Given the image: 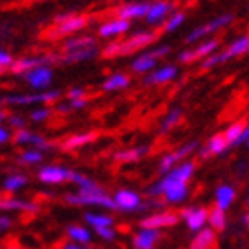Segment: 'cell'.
I'll return each instance as SVG.
<instances>
[{
	"instance_id": "cell-3",
	"label": "cell",
	"mask_w": 249,
	"mask_h": 249,
	"mask_svg": "<svg viewBox=\"0 0 249 249\" xmlns=\"http://www.w3.org/2000/svg\"><path fill=\"white\" fill-rule=\"evenodd\" d=\"M61 96L59 89L52 91H41V93H31V94H5L2 102L7 105H32V104H50Z\"/></svg>"
},
{
	"instance_id": "cell-2",
	"label": "cell",
	"mask_w": 249,
	"mask_h": 249,
	"mask_svg": "<svg viewBox=\"0 0 249 249\" xmlns=\"http://www.w3.org/2000/svg\"><path fill=\"white\" fill-rule=\"evenodd\" d=\"M70 205H78V207H104L107 210H118L114 203V197L107 196L104 191L100 192H80L78 191L77 194H66L64 196Z\"/></svg>"
},
{
	"instance_id": "cell-18",
	"label": "cell",
	"mask_w": 249,
	"mask_h": 249,
	"mask_svg": "<svg viewBox=\"0 0 249 249\" xmlns=\"http://www.w3.org/2000/svg\"><path fill=\"white\" fill-rule=\"evenodd\" d=\"M248 52H249V36H240L224 52H221V62H226L231 57H239V55Z\"/></svg>"
},
{
	"instance_id": "cell-26",
	"label": "cell",
	"mask_w": 249,
	"mask_h": 249,
	"mask_svg": "<svg viewBox=\"0 0 249 249\" xmlns=\"http://www.w3.org/2000/svg\"><path fill=\"white\" fill-rule=\"evenodd\" d=\"M62 47H64V52L70 53V52H77V50H86V48L96 47V45H94V39L91 36H78V37L66 39Z\"/></svg>"
},
{
	"instance_id": "cell-38",
	"label": "cell",
	"mask_w": 249,
	"mask_h": 249,
	"mask_svg": "<svg viewBox=\"0 0 249 249\" xmlns=\"http://www.w3.org/2000/svg\"><path fill=\"white\" fill-rule=\"evenodd\" d=\"M180 118H182V110H180V109L171 110V112H169V114L162 120L160 126H159V132H160V134H167V132H169V130H171L173 126L180 121Z\"/></svg>"
},
{
	"instance_id": "cell-22",
	"label": "cell",
	"mask_w": 249,
	"mask_h": 249,
	"mask_svg": "<svg viewBox=\"0 0 249 249\" xmlns=\"http://www.w3.org/2000/svg\"><path fill=\"white\" fill-rule=\"evenodd\" d=\"M150 151L148 146H137V148H128V150H121V151H116L114 153V159L116 162H120V164H130V162H137L142 155H146Z\"/></svg>"
},
{
	"instance_id": "cell-28",
	"label": "cell",
	"mask_w": 249,
	"mask_h": 249,
	"mask_svg": "<svg viewBox=\"0 0 249 249\" xmlns=\"http://www.w3.org/2000/svg\"><path fill=\"white\" fill-rule=\"evenodd\" d=\"M0 207L4 208V210H20V212H31V213L39 210L36 203H29V201H23V199H15V197L4 199V201L0 203Z\"/></svg>"
},
{
	"instance_id": "cell-30",
	"label": "cell",
	"mask_w": 249,
	"mask_h": 249,
	"mask_svg": "<svg viewBox=\"0 0 249 249\" xmlns=\"http://www.w3.org/2000/svg\"><path fill=\"white\" fill-rule=\"evenodd\" d=\"M96 139V134L94 132H84V134H75L71 137H68L64 142H62V150H75V148H80V146L88 144L91 141Z\"/></svg>"
},
{
	"instance_id": "cell-41",
	"label": "cell",
	"mask_w": 249,
	"mask_h": 249,
	"mask_svg": "<svg viewBox=\"0 0 249 249\" xmlns=\"http://www.w3.org/2000/svg\"><path fill=\"white\" fill-rule=\"evenodd\" d=\"M50 114H52V110L50 109H47V107H39V109H34L31 112V120L36 121V123H41V121L48 120Z\"/></svg>"
},
{
	"instance_id": "cell-12",
	"label": "cell",
	"mask_w": 249,
	"mask_h": 249,
	"mask_svg": "<svg viewBox=\"0 0 249 249\" xmlns=\"http://www.w3.org/2000/svg\"><path fill=\"white\" fill-rule=\"evenodd\" d=\"M37 178L43 183H62L71 178V171L62 166H43L37 171Z\"/></svg>"
},
{
	"instance_id": "cell-11",
	"label": "cell",
	"mask_w": 249,
	"mask_h": 249,
	"mask_svg": "<svg viewBox=\"0 0 249 249\" xmlns=\"http://www.w3.org/2000/svg\"><path fill=\"white\" fill-rule=\"evenodd\" d=\"M23 80H25L32 89H47L52 82V70L48 66H37L34 70H31L29 73L23 75Z\"/></svg>"
},
{
	"instance_id": "cell-24",
	"label": "cell",
	"mask_w": 249,
	"mask_h": 249,
	"mask_svg": "<svg viewBox=\"0 0 249 249\" xmlns=\"http://www.w3.org/2000/svg\"><path fill=\"white\" fill-rule=\"evenodd\" d=\"M233 199H235L233 187H230V185L217 187V191H215V207L226 212V210L230 208V205L233 203Z\"/></svg>"
},
{
	"instance_id": "cell-13",
	"label": "cell",
	"mask_w": 249,
	"mask_h": 249,
	"mask_svg": "<svg viewBox=\"0 0 249 249\" xmlns=\"http://www.w3.org/2000/svg\"><path fill=\"white\" fill-rule=\"evenodd\" d=\"M13 142L18 146H27V144H32L34 146V150H48L50 148V142H48L45 137H41V135L37 134H32V132H29L27 128L23 130H16L15 137H13Z\"/></svg>"
},
{
	"instance_id": "cell-36",
	"label": "cell",
	"mask_w": 249,
	"mask_h": 249,
	"mask_svg": "<svg viewBox=\"0 0 249 249\" xmlns=\"http://www.w3.org/2000/svg\"><path fill=\"white\" fill-rule=\"evenodd\" d=\"M228 141L224 137V134H215L212 135L207 142V150L210 151V155H223L226 148H228Z\"/></svg>"
},
{
	"instance_id": "cell-9",
	"label": "cell",
	"mask_w": 249,
	"mask_h": 249,
	"mask_svg": "<svg viewBox=\"0 0 249 249\" xmlns=\"http://www.w3.org/2000/svg\"><path fill=\"white\" fill-rule=\"evenodd\" d=\"M180 215H177L175 212H159L153 213V215H148L141 221V228H148V230H155L159 231L160 228H169V226H175L178 223Z\"/></svg>"
},
{
	"instance_id": "cell-35",
	"label": "cell",
	"mask_w": 249,
	"mask_h": 249,
	"mask_svg": "<svg viewBox=\"0 0 249 249\" xmlns=\"http://www.w3.org/2000/svg\"><path fill=\"white\" fill-rule=\"evenodd\" d=\"M84 219L88 221V224H91L94 230H100V228H112V217L107 215V213H93L89 212L84 215Z\"/></svg>"
},
{
	"instance_id": "cell-19",
	"label": "cell",
	"mask_w": 249,
	"mask_h": 249,
	"mask_svg": "<svg viewBox=\"0 0 249 249\" xmlns=\"http://www.w3.org/2000/svg\"><path fill=\"white\" fill-rule=\"evenodd\" d=\"M173 11V4L169 2H155V4H151L150 11H148V15H146V23H159V21H164L166 20V16L169 15Z\"/></svg>"
},
{
	"instance_id": "cell-25",
	"label": "cell",
	"mask_w": 249,
	"mask_h": 249,
	"mask_svg": "<svg viewBox=\"0 0 249 249\" xmlns=\"http://www.w3.org/2000/svg\"><path fill=\"white\" fill-rule=\"evenodd\" d=\"M66 235L73 244L86 246V244L91 242V231H89L88 228H84V226H78V224H71V226H68Z\"/></svg>"
},
{
	"instance_id": "cell-17",
	"label": "cell",
	"mask_w": 249,
	"mask_h": 249,
	"mask_svg": "<svg viewBox=\"0 0 249 249\" xmlns=\"http://www.w3.org/2000/svg\"><path fill=\"white\" fill-rule=\"evenodd\" d=\"M157 240H159V231L148 228H139V231L132 239V244H134L135 249H153Z\"/></svg>"
},
{
	"instance_id": "cell-20",
	"label": "cell",
	"mask_w": 249,
	"mask_h": 249,
	"mask_svg": "<svg viewBox=\"0 0 249 249\" xmlns=\"http://www.w3.org/2000/svg\"><path fill=\"white\" fill-rule=\"evenodd\" d=\"M86 23H88V20L84 18V16H71L68 21H64V23H61V25H57L55 29H53L52 36L57 37V36H64V34H71V32H77L80 31V29H84L86 27Z\"/></svg>"
},
{
	"instance_id": "cell-55",
	"label": "cell",
	"mask_w": 249,
	"mask_h": 249,
	"mask_svg": "<svg viewBox=\"0 0 249 249\" xmlns=\"http://www.w3.org/2000/svg\"><path fill=\"white\" fill-rule=\"evenodd\" d=\"M55 109H57V112H70V110H71V105L70 104H59Z\"/></svg>"
},
{
	"instance_id": "cell-33",
	"label": "cell",
	"mask_w": 249,
	"mask_h": 249,
	"mask_svg": "<svg viewBox=\"0 0 249 249\" xmlns=\"http://www.w3.org/2000/svg\"><path fill=\"white\" fill-rule=\"evenodd\" d=\"M208 226L213 231H223L226 228V213H224V210H221L217 207L210 208V212H208Z\"/></svg>"
},
{
	"instance_id": "cell-44",
	"label": "cell",
	"mask_w": 249,
	"mask_h": 249,
	"mask_svg": "<svg viewBox=\"0 0 249 249\" xmlns=\"http://www.w3.org/2000/svg\"><path fill=\"white\" fill-rule=\"evenodd\" d=\"M96 233H98L100 239L107 240V242H112L116 239V231L112 228H100V230H94Z\"/></svg>"
},
{
	"instance_id": "cell-14",
	"label": "cell",
	"mask_w": 249,
	"mask_h": 249,
	"mask_svg": "<svg viewBox=\"0 0 249 249\" xmlns=\"http://www.w3.org/2000/svg\"><path fill=\"white\" fill-rule=\"evenodd\" d=\"M150 7L151 4H148V2H130V4H124L123 7L118 9V18L128 21L137 20V18H146Z\"/></svg>"
},
{
	"instance_id": "cell-57",
	"label": "cell",
	"mask_w": 249,
	"mask_h": 249,
	"mask_svg": "<svg viewBox=\"0 0 249 249\" xmlns=\"http://www.w3.org/2000/svg\"><path fill=\"white\" fill-rule=\"evenodd\" d=\"M246 203H248V207H249V191H248V199H246Z\"/></svg>"
},
{
	"instance_id": "cell-52",
	"label": "cell",
	"mask_w": 249,
	"mask_h": 249,
	"mask_svg": "<svg viewBox=\"0 0 249 249\" xmlns=\"http://www.w3.org/2000/svg\"><path fill=\"white\" fill-rule=\"evenodd\" d=\"M71 109H84L88 105V100H75V102H70Z\"/></svg>"
},
{
	"instance_id": "cell-40",
	"label": "cell",
	"mask_w": 249,
	"mask_h": 249,
	"mask_svg": "<svg viewBox=\"0 0 249 249\" xmlns=\"http://www.w3.org/2000/svg\"><path fill=\"white\" fill-rule=\"evenodd\" d=\"M183 21H185V15H183V13H175V15H173L169 20H166V23H164V32L177 31Z\"/></svg>"
},
{
	"instance_id": "cell-23",
	"label": "cell",
	"mask_w": 249,
	"mask_h": 249,
	"mask_svg": "<svg viewBox=\"0 0 249 249\" xmlns=\"http://www.w3.org/2000/svg\"><path fill=\"white\" fill-rule=\"evenodd\" d=\"M219 48V41L217 39H205V41L201 43V45H197L196 48H191L192 50V62L199 61V59H205L210 57V55H213L215 53V50Z\"/></svg>"
},
{
	"instance_id": "cell-51",
	"label": "cell",
	"mask_w": 249,
	"mask_h": 249,
	"mask_svg": "<svg viewBox=\"0 0 249 249\" xmlns=\"http://www.w3.org/2000/svg\"><path fill=\"white\" fill-rule=\"evenodd\" d=\"M9 139H11L9 130L4 128V126H2V128H0V142H2V144H5V142H7V141H9Z\"/></svg>"
},
{
	"instance_id": "cell-34",
	"label": "cell",
	"mask_w": 249,
	"mask_h": 249,
	"mask_svg": "<svg viewBox=\"0 0 249 249\" xmlns=\"http://www.w3.org/2000/svg\"><path fill=\"white\" fill-rule=\"evenodd\" d=\"M194 169H196L194 162L185 160V162H182V164H178V166L175 167L171 173H167V175H171V177H175L177 180H182V182L187 183L192 178V175H194Z\"/></svg>"
},
{
	"instance_id": "cell-29",
	"label": "cell",
	"mask_w": 249,
	"mask_h": 249,
	"mask_svg": "<svg viewBox=\"0 0 249 249\" xmlns=\"http://www.w3.org/2000/svg\"><path fill=\"white\" fill-rule=\"evenodd\" d=\"M128 84H130L128 75H124V73H112V75L107 77V80L102 84V89H104V91H120V89L128 88Z\"/></svg>"
},
{
	"instance_id": "cell-42",
	"label": "cell",
	"mask_w": 249,
	"mask_h": 249,
	"mask_svg": "<svg viewBox=\"0 0 249 249\" xmlns=\"http://www.w3.org/2000/svg\"><path fill=\"white\" fill-rule=\"evenodd\" d=\"M102 55L104 57H116V55H121V43H110L109 47H105L102 50Z\"/></svg>"
},
{
	"instance_id": "cell-45",
	"label": "cell",
	"mask_w": 249,
	"mask_h": 249,
	"mask_svg": "<svg viewBox=\"0 0 249 249\" xmlns=\"http://www.w3.org/2000/svg\"><path fill=\"white\" fill-rule=\"evenodd\" d=\"M68 98L75 102V100H86V91L82 88H71L68 91Z\"/></svg>"
},
{
	"instance_id": "cell-43",
	"label": "cell",
	"mask_w": 249,
	"mask_h": 249,
	"mask_svg": "<svg viewBox=\"0 0 249 249\" xmlns=\"http://www.w3.org/2000/svg\"><path fill=\"white\" fill-rule=\"evenodd\" d=\"M221 64V53H213L210 57H207L201 62V70H210V68Z\"/></svg>"
},
{
	"instance_id": "cell-16",
	"label": "cell",
	"mask_w": 249,
	"mask_h": 249,
	"mask_svg": "<svg viewBox=\"0 0 249 249\" xmlns=\"http://www.w3.org/2000/svg\"><path fill=\"white\" fill-rule=\"evenodd\" d=\"M130 29V21L128 20H121V18H114L110 21H105L102 23L98 29V34L102 37H112V36H120Z\"/></svg>"
},
{
	"instance_id": "cell-8",
	"label": "cell",
	"mask_w": 249,
	"mask_h": 249,
	"mask_svg": "<svg viewBox=\"0 0 249 249\" xmlns=\"http://www.w3.org/2000/svg\"><path fill=\"white\" fill-rule=\"evenodd\" d=\"M231 21H233V15H221V16H217V18H213L212 21H208V23H205V25L196 27V29H194V31H192L191 34L185 37V41L187 43L197 41L199 37H205V36H208V34H213L215 31L223 29L224 25H228V23H231Z\"/></svg>"
},
{
	"instance_id": "cell-21",
	"label": "cell",
	"mask_w": 249,
	"mask_h": 249,
	"mask_svg": "<svg viewBox=\"0 0 249 249\" xmlns=\"http://www.w3.org/2000/svg\"><path fill=\"white\" fill-rule=\"evenodd\" d=\"M213 244H215V231L212 228H205L194 235L189 249H212Z\"/></svg>"
},
{
	"instance_id": "cell-56",
	"label": "cell",
	"mask_w": 249,
	"mask_h": 249,
	"mask_svg": "<svg viewBox=\"0 0 249 249\" xmlns=\"http://www.w3.org/2000/svg\"><path fill=\"white\" fill-rule=\"evenodd\" d=\"M242 221H244V224H248L249 226V213H246L244 217H242Z\"/></svg>"
},
{
	"instance_id": "cell-46",
	"label": "cell",
	"mask_w": 249,
	"mask_h": 249,
	"mask_svg": "<svg viewBox=\"0 0 249 249\" xmlns=\"http://www.w3.org/2000/svg\"><path fill=\"white\" fill-rule=\"evenodd\" d=\"M13 64H15L13 57H11L7 52H4V50H2V52H0V66H2V68H9V70H11V66H13Z\"/></svg>"
},
{
	"instance_id": "cell-10",
	"label": "cell",
	"mask_w": 249,
	"mask_h": 249,
	"mask_svg": "<svg viewBox=\"0 0 249 249\" xmlns=\"http://www.w3.org/2000/svg\"><path fill=\"white\" fill-rule=\"evenodd\" d=\"M157 39L155 32H135L134 36H130L128 39H124L121 43V55H128V53L139 50V48L148 47L150 43H153Z\"/></svg>"
},
{
	"instance_id": "cell-6",
	"label": "cell",
	"mask_w": 249,
	"mask_h": 249,
	"mask_svg": "<svg viewBox=\"0 0 249 249\" xmlns=\"http://www.w3.org/2000/svg\"><path fill=\"white\" fill-rule=\"evenodd\" d=\"M114 203L118 210H123V212H139V210H144L146 208V205L142 203L139 194L130 191V189H120V191L116 192Z\"/></svg>"
},
{
	"instance_id": "cell-47",
	"label": "cell",
	"mask_w": 249,
	"mask_h": 249,
	"mask_svg": "<svg viewBox=\"0 0 249 249\" xmlns=\"http://www.w3.org/2000/svg\"><path fill=\"white\" fill-rule=\"evenodd\" d=\"M178 62H183V64H189V62H192V50H191V48L182 50V52L178 53Z\"/></svg>"
},
{
	"instance_id": "cell-50",
	"label": "cell",
	"mask_w": 249,
	"mask_h": 249,
	"mask_svg": "<svg viewBox=\"0 0 249 249\" xmlns=\"http://www.w3.org/2000/svg\"><path fill=\"white\" fill-rule=\"evenodd\" d=\"M249 141V121H248V124H246V130H244V134L240 135V139L237 141V144L235 146H240V144H246V142H248ZM233 146V148H235Z\"/></svg>"
},
{
	"instance_id": "cell-37",
	"label": "cell",
	"mask_w": 249,
	"mask_h": 249,
	"mask_svg": "<svg viewBox=\"0 0 249 249\" xmlns=\"http://www.w3.org/2000/svg\"><path fill=\"white\" fill-rule=\"evenodd\" d=\"M25 183H27V178L23 177V175H11V177H7L4 180L2 187H4L5 192H16V191H20Z\"/></svg>"
},
{
	"instance_id": "cell-54",
	"label": "cell",
	"mask_w": 249,
	"mask_h": 249,
	"mask_svg": "<svg viewBox=\"0 0 249 249\" xmlns=\"http://www.w3.org/2000/svg\"><path fill=\"white\" fill-rule=\"evenodd\" d=\"M62 249H91V248H88V246H80V244H73V242H70V244H64V246H62Z\"/></svg>"
},
{
	"instance_id": "cell-5",
	"label": "cell",
	"mask_w": 249,
	"mask_h": 249,
	"mask_svg": "<svg viewBox=\"0 0 249 249\" xmlns=\"http://www.w3.org/2000/svg\"><path fill=\"white\" fill-rule=\"evenodd\" d=\"M167 53H169V47H159V48H155V50L144 52L142 55H139V57L132 62V71H135V73L151 71V70L157 66L159 59L167 55Z\"/></svg>"
},
{
	"instance_id": "cell-31",
	"label": "cell",
	"mask_w": 249,
	"mask_h": 249,
	"mask_svg": "<svg viewBox=\"0 0 249 249\" xmlns=\"http://www.w3.org/2000/svg\"><path fill=\"white\" fill-rule=\"evenodd\" d=\"M73 183H77L78 189H80V192H100L104 191L102 187L98 185V183H94L91 178L84 177V175H80V173L77 171H71V178H70Z\"/></svg>"
},
{
	"instance_id": "cell-49",
	"label": "cell",
	"mask_w": 249,
	"mask_h": 249,
	"mask_svg": "<svg viewBox=\"0 0 249 249\" xmlns=\"http://www.w3.org/2000/svg\"><path fill=\"white\" fill-rule=\"evenodd\" d=\"M71 16H75L73 13H62V15H57L55 18H53V21L57 23V25H61V23H64V21H68Z\"/></svg>"
},
{
	"instance_id": "cell-4",
	"label": "cell",
	"mask_w": 249,
	"mask_h": 249,
	"mask_svg": "<svg viewBox=\"0 0 249 249\" xmlns=\"http://www.w3.org/2000/svg\"><path fill=\"white\" fill-rule=\"evenodd\" d=\"M197 146H199V142H197V141H191V142H187V144L180 146L178 150L171 151V153H166V155L160 159V164H159V171H160L162 177H166L167 173H171L173 169L177 167V162L187 159L192 151L196 150Z\"/></svg>"
},
{
	"instance_id": "cell-1",
	"label": "cell",
	"mask_w": 249,
	"mask_h": 249,
	"mask_svg": "<svg viewBox=\"0 0 249 249\" xmlns=\"http://www.w3.org/2000/svg\"><path fill=\"white\" fill-rule=\"evenodd\" d=\"M148 196H162L166 197L167 203H175V205H180L187 199L189 196V189H187V183L182 180H177L171 175H166L162 177L159 182H155L151 187H148L146 191Z\"/></svg>"
},
{
	"instance_id": "cell-27",
	"label": "cell",
	"mask_w": 249,
	"mask_h": 249,
	"mask_svg": "<svg viewBox=\"0 0 249 249\" xmlns=\"http://www.w3.org/2000/svg\"><path fill=\"white\" fill-rule=\"evenodd\" d=\"M98 55V48L91 47L86 48V50H77V52H70L64 53L61 57V62H66V64H71V62H82V61H89V59H94Z\"/></svg>"
},
{
	"instance_id": "cell-7",
	"label": "cell",
	"mask_w": 249,
	"mask_h": 249,
	"mask_svg": "<svg viewBox=\"0 0 249 249\" xmlns=\"http://www.w3.org/2000/svg\"><path fill=\"white\" fill-rule=\"evenodd\" d=\"M208 212L207 208L203 207H187L182 208V212H180V219H183L189 226L191 231H201L205 230V224H208Z\"/></svg>"
},
{
	"instance_id": "cell-39",
	"label": "cell",
	"mask_w": 249,
	"mask_h": 249,
	"mask_svg": "<svg viewBox=\"0 0 249 249\" xmlns=\"http://www.w3.org/2000/svg\"><path fill=\"white\" fill-rule=\"evenodd\" d=\"M41 160H43V151L39 150H25L18 157V162H21V164H37V162Z\"/></svg>"
},
{
	"instance_id": "cell-32",
	"label": "cell",
	"mask_w": 249,
	"mask_h": 249,
	"mask_svg": "<svg viewBox=\"0 0 249 249\" xmlns=\"http://www.w3.org/2000/svg\"><path fill=\"white\" fill-rule=\"evenodd\" d=\"M246 124H248V121L246 120H239V121H235V123H231L228 128L224 130L223 134H224V137H226V141H228L230 146L237 144V141L240 139V135L244 134Z\"/></svg>"
},
{
	"instance_id": "cell-58",
	"label": "cell",
	"mask_w": 249,
	"mask_h": 249,
	"mask_svg": "<svg viewBox=\"0 0 249 249\" xmlns=\"http://www.w3.org/2000/svg\"><path fill=\"white\" fill-rule=\"evenodd\" d=\"M248 9H249V5H248Z\"/></svg>"
},
{
	"instance_id": "cell-53",
	"label": "cell",
	"mask_w": 249,
	"mask_h": 249,
	"mask_svg": "<svg viewBox=\"0 0 249 249\" xmlns=\"http://www.w3.org/2000/svg\"><path fill=\"white\" fill-rule=\"evenodd\" d=\"M9 226H11V219L2 215V217H0V230H7Z\"/></svg>"
},
{
	"instance_id": "cell-48",
	"label": "cell",
	"mask_w": 249,
	"mask_h": 249,
	"mask_svg": "<svg viewBox=\"0 0 249 249\" xmlns=\"http://www.w3.org/2000/svg\"><path fill=\"white\" fill-rule=\"evenodd\" d=\"M9 124L16 130H23V124H25V123H23V118H21V116H11Z\"/></svg>"
},
{
	"instance_id": "cell-15",
	"label": "cell",
	"mask_w": 249,
	"mask_h": 249,
	"mask_svg": "<svg viewBox=\"0 0 249 249\" xmlns=\"http://www.w3.org/2000/svg\"><path fill=\"white\" fill-rule=\"evenodd\" d=\"M177 75H178L177 66H173V64H166V66L157 68L155 71H151L150 75L144 78V84H150V86L166 84V82H169V80H173Z\"/></svg>"
}]
</instances>
